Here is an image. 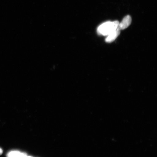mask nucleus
Instances as JSON below:
<instances>
[{
  "label": "nucleus",
  "mask_w": 157,
  "mask_h": 157,
  "mask_svg": "<svg viewBox=\"0 0 157 157\" xmlns=\"http://www.w3.org/2000/svg\"><path fill=\"white\" fill-rule=\"evenodd\" d=\"M119 23L117 21L104 23L98 27L97 33L98 34L107 36L118 27Z\"/></svg>",
  "instance_id": "1"
},
{
  "label": "nucleus",
  "mask_w": 157,
  "mask_h": 157,
  "mask_svg": "<svg viewBox=\"0 0 157 157\" xmlns=\"http://www.w3.org/2000/svg\"><path fill=\"white\" fill-rule=\"evenodd\" d=\"M132 22V18L130 16L127 15L123 18L122 21L119 23L118 27L121 30L126 29L128 27Z\"/></svg>",
  "instance_id": "2"
},
{
  "label": "nucleus",
  "mask_w": 157,
  "mask_h": 157,
  "mask_svg": "<svg viewBox=\"0 0 157 157\" xmlns=\"http://www.w3.org/2000/svg\"><path fill=\"white\" fill-rule=\"evenodd\" d=\"M121 30V29L118 27L115 30L107 36L106 38L105 39V42L109 43L113 42L120 34Z\"/></svg>",
  "instance_id": "3"
},
{
  "label": "nucleus",
  "mask_w": 157,
  "mask_h": 157,
  "mask_svg": "<svg viewBox=\"0 0 157 157\" xmlns=\"http://www.w3.org/2000/svg\"><path fill=\"white\" fill-rule=\"evenodd\" d=\"M26 153L21 152L18 151H11L7 153V157H28Z\"/></svg>",
  "instance_id": "4"
},
{
  "label": "nucleus",
  "mask_w": 157,
  "mask_h": 157,
  "mask_svg": "<svg viewBox=\"0 0 157 157\" xmlns=\"http://www.w3.org/2000/svg\"><path fill=\"white\" fill-rule=\"evenodd\" d=\"M3 152V151L2 149L1 148H0V155H1L2 154Z\"/></svg>",
  "instance_id": "5"
}]
</instances>
